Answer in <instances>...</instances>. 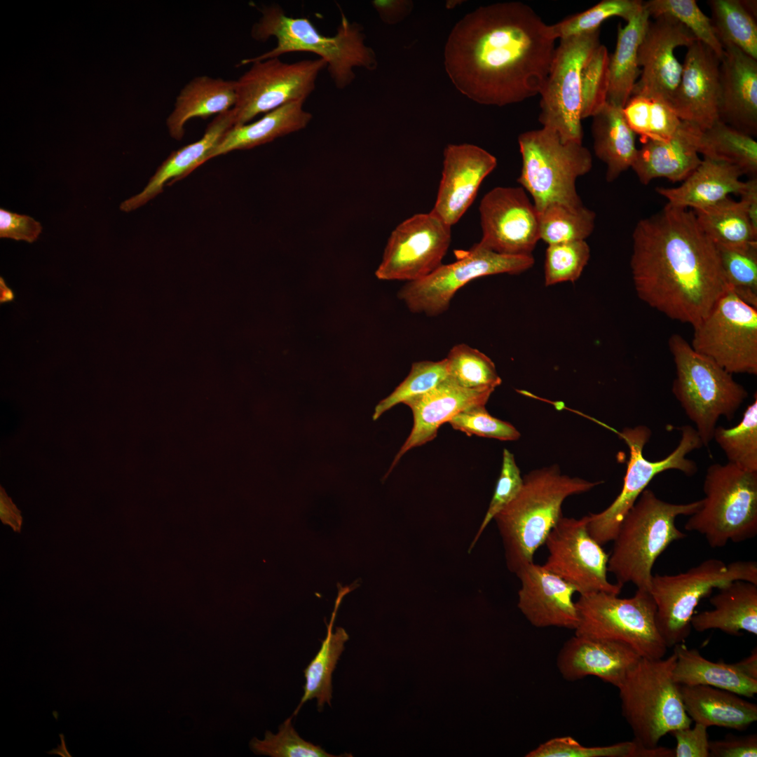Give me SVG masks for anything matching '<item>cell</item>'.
<instances>
[{"label": "cell", "instance_id": "1", "mask_svg": "<svg viewBox=\"0 0 757 757\" xmlns=\"http://www.w3.org/2000/svg\"><path fill=\"white\" fill-rule=\"evenodd\" d=\"M556 39L535 11L519 1L479 7L460 20L444 48L455 87L481 104L502 107L540 93Z\"/></svg>", "mask_w": 757, "mask_h": 757}, {"label": "cell", "instance_id": "2", "mask_svg": "<svg viewBox=\"0 0 757 757\" xmlns=\"http://www.w3.org/2000/svg\"><path fill=\"white\" fill-rule=\"evenodd\" d=\"M632 240L636 294L670 319L694 327L728 291L717 247L693 211L667 204L636 224Z\"/></svg>", "mask_w": 757, "mask_h": 757}, {"label": "cell", "instance_id": "3", "mask_svg": "<svg viewBox=\"0 0 757 757\" xmlns=\"http://www.w3.org/2000/svg\"><path fill=\"white\" fill-rule=\"evenodd\" d=\"M602 482L563 475L558 465L526 475L517 495L493 518L502 538L507 568L516 574L533 562L534 554L563 516L564 501Z\"/></svg>", "mask_w": 757, "mask_h": 757}, {"label": "cell", "instance_id": "4", "mask_svg": "<svg viewBox=\"0 0 757 757\" xmlns=\"http://www.w3.org/2000/svg\"><path fill=\"white\" fill-rule=\"evenodd\" d=\"M252 36L261 41L273 36L277 44L268 52L243 60L241 64L289 53H314L325 62L339 89L346 88L354 81L355 68L373 70L377 66L375 53L365 44L362 27L350 22L343 12L336 33L329 36L322 34L309 19L288 16L279 5L272 4L261 10V17L252 27Z\"/></svg>", "mask_w": 757, "mask_h": 757}, {"label": "cell", "instance_id": "5", "mask_svg": "<svg viewBox=\"0 0 757 757\" xmlns=\"http://www.w3.org/2000/svg\"><path fill=\"white\" fill-rule=\"evenodd\" d=\"M701 500L676 504L662 500L646 489L625 515L608 554V571L623 586L632 583L649 591L654 564L673 542L686 537L675 524L681 515L690 516Z\"/></svg>", "mask_w": 757, "mask_h": 757}, {"label": "cell", "instance_id": "6", "mask_svg": "<svg viewBox=\"0 0 757 757\" xmlns=\"http://www.w3.org/2000/svg\"><path fill=\"white\" fill-rule=\"evenodd\" d=\"M676 660L674 653L665 659L641 657L618 688L622 715L639 746L655 747L665 735L691 725L673 678Z\"/></svg>", "mask_w": 757, "mask_h": 757}, {"label": "cell", "instance_id": "7", "mask_svg": "<svg viewBox=\"0 0 757 757\" xmlns=\"http://www.w3.org/2000/svg\"><path fill=\"white\" fill-rule=\"evenodd\" d=\"M668 343L676 367L672 393L707 446L719 418L732 420L747 391L732 374L695 351L681 335H671Z\"/></svg>", "mask_w": 757, "mask_h": 757}, {"label": "cell", "instance_id": "8", "mask_svg": "<svg viewBox=\"0 0 757 757\" xmlns=\"http://www.w3.org/2000/svg\"><path fill=\"white\" fill-rule=\"evenodd\" d=\"M704 498L684 528L704 536L713 548L740 543L757 534V472L733 464L714 463L704 480Z\"/></svg>", "mask_w": 757, "mask_h": 757}, {"label": "cell", "instance_id": "9", "mask_svg": "<svg viewBox=\"0 0 757 757\" xmlns=\"http://www.w3.org/2000/svg\"><path fill=\"white\" fill-rule=\"evenodd\" d=\"M521 170L517 179L540 211L559 203L583 205L576 180L590 171L592 156L582 143L564 142L554 130L542 127L518 137Z\"/></svg>", "mask_w": 757, "mask_h": 757}, {"label": "cell", "instance_id": "10", "mask_svg": "<svg viewBox=\"0 0 757 757\" xmlns=\"http://www.w3.org/2000/svg\"><path fill=\"white\" fill-rule=\"evenodd\" d=\"M735 580L757 584V563L725 564L709 559L675 575H653L649 592L656 605L657 629L667 648L683 643L690 635L691 619L700 601Z\"/></svg>", "mask_w": 757, "mask_h": 757}, {"label": "cell", "instance_id": "11", "mask_svg": "<svg viewBox=\"0 0 757 757\" xmlns=\"http://www.w3.org/2000/svg\"><path fill=\"white\" fill-rule=\"evenodd\" d=\"M578 623L575 634L620 641L641 657L663 658L667 646L656 622V605L648 590L633 596L600 592L580 595L575 601Z\"/></svg>", "mask_w": 757, "mask_h": 757}, {"label": "cell", "instance_id": "12", "mask_svg": "<svg viewBox=\"0 0 757 757\" xmlns=\"http://www.w3.org/2000/svg\"><path fill=\"white\" fill-rule=\"evenodd\" d=\"M678 446L664 458L650 461L643 456V448L650 439L651 430L646 425L625 428L618 435L628 446L629 458L622 489L605 510L587 515V530L601 545L613 541L627 513L651 480L668 470H677L690 477L697 471L696 463L686 458L691 451L700 449L702 442L690 425L681 427Z\"/></svg>", "mask_w": 757, "mask_h": 757}, {"label": "cell", "instance_id": "13", "mask_svg": "<svg viewBox=\"0 0 757 757\" xmlns=\"http://www.w3.org/2000/svg\"><path fill=\"white\" fill-rule=\"evenodd\" d=\"M599 30L561 39L539 95V122L564 142L582 141L581 72L600 45Z\"/></svg>", "mask_w": 757, "mask_h": 757}, {"label": "cell", "instance_id": "14", "mask_svg": "<svg viewBox=\"0 0 757 757\" xmlns=\"http://www.w3.org/2000/svg\"><path fill=\"white\" fill-rule=\"evenodd\" d=\"M457 260L442 264L428 276L407 282L398 297L415 313L435 316L446 311L456 292L469 282L486 275L519 274L534 264L531 256H510L489 250L478 243L458 252Z\"/></svg>", "mask_w": 757, "mask_h": 757}, {"label": "cell", "instance_id": "15", "mask_svg": "<svg viewBox=\"0 0 757 757\" xmlns=\"http://www.w3.org/2000/svg\"><path fill=\"white\" fill-rule=\"evenodd\" d=\"M693 329L695 351L732 374H757V308L728 289Z\"/></svg>", "mask_w": 757, "mask_h": 757}, {"label": "cell", "instance_id": "16", "mask_svg": "<svg viewBox=\"0 0 757 757\" xmlns=\"http://www.w3.org/2000/svg\"><path fill=\"white\" fill-rule=\"evenodd\" d=\"M250 64L236 80L234 126L247 124L257 115L288 103L305 102L315 90L319 74L327 67L320 58L287 63L273 57Z\"/></svg>", "mask_w": 757, "mask_h": 757}, {"label": "cell", "instance_id": "17", "mask_svg": "<svg viewBox=\"0 0 757 757\" xmlns=\"http://www.w3.org/2000/svg\"><path fill=\"white\" fill-rule=\"evenodd\" d=\"M544 545L548 557L543 566L572 585L580 595L620 593L622 586L608 579V554L589 533L587 515L562 516Z\"/></svg>", "mask_w": 757, "mask_h": 757}, {"label": "cell", "instance_id": "18", "mask_svg": "<svg viewBox=\"0 0 757 757\" xmlns=\"http://www.w3.org/2000/svg\"><path fill=\"white\" fill-rule=\"evenodd\" d=\"M451 227L431 211L403 221L388 238L376 276L408 282L428 276L443 264Z\"/></svg>", "mask_w": 757, "mask_h": 757}, {"label": "cell", "instance_id": "19", "mask_svg": "<svg viewBox=\"0 0 757 757\" xmlns=\"http://www.w3.org/2000/svg\"><path fill=\"white\" fill-rule=\"evenodd\" d=\"M479 210L480 245L504 255H532L540 240L539 213L522 187L492 189Z\"/></svg>", "mask_w": 757, "mask_h": 757}, {"label": "cell", "instance_id": "20", "mask_svg": "<svg viewBox=\"0 0 757 757\" xmlns=\"http://www.w3.org/2000/svg\"><path fill=\"white\" fill-rule=\"evenodd\" d=\"M696 41L695 36L673 18L662 15L650 20L638 50L641 70L632 95L656 97L670 105L683 69L675 50L679 46L688 48Z\"/></svg>", "mask_w": 757, "mask_h": 757}, {"label": "cell", "instance_id": "21", "mask_svg": "<svg viewBox=\"0 0 757 757\" xmlns=\"http://www.w3.org/2000/svg\"><path fill=\"white\" fill-rule=\"evenodd\" d=\"M720 61L700 41L688 46L680 83L670 103L681 121L702 130L720 121Z\"/></svg>", "mask_w": 757, "mask_h": 757}, {"label": "cell", "instance_id": "22", "mask_svg": "<svg viewBox=\"0 0 757 757\" xmlns=\"http://www.w3.org/2000/svg\"><path fill=\"white\" fill-rule=\"evenodd\" d=\"M496 165V157L478 146L448 144L444 150L442 178L431 212L450 226L456 224Z\"/></svg>", "mask_w": 757, "mask_h": 757}, {"label": "cell", "instance_id": "23", "mask_svg": "<svg viewBox=\"0 0 757 757\" xmlns=\"http://www.w3.org/2000/svg\"><path fill=\"white\" fill-rule=\"evenodd\" d=\"M516 575L521 582L518 608L533 626L576 629L578 613L573 599L576 590L572 585L533 561Z\"/></svg>", "mask_w": 757, "mask_h": 757}, {"label": "cell", "instance_id": "24", "mask_svg": "<svg viewBox=\"0 0 757 757\" xmlns=\"http://www.w3.org/2000/svg\"><path fill=\"white\" fill-rule=\"evenodd\" d=\"M494 388H463L449 376L429 392L405 401L414 416L411 433L396 454L386 477L406 452L432 439L439 428L458 413L479 405H485Z\"/></svg>", "mask_w": 757, "mask_h": 757}, {"label": "cell", "instance_id": "25", "mask_svg": "<svg viewBox=\"0 0 757 757\" xmlns=\"http://www.w3.org/2000/svg\"><path fill=\"white\" fill-rule=\"evenodd\" d=\"M641 657L626 643L575 634L561 648L557 665L567 681L594 676L618 688Z\"/></svg>", "mask_w": 757, "mask_h": 757}, {"label": "cell", "instance_id": "26", "mask_svg": "<svg viewBox=\"0 0 757 757\" xmlns=\"http://www.w3.org/2000/svg\"><path fill=\"white\" fill-rule=\"evenodd\" d=\"M723 48L719 118L753 137L757 133V60L734 46Z\"/></svg>", "mask_w": 757, "mask_h": 757}, {"label": "cell", "instance_id": "27", "mask_svg": "<svg viewBox=\"0 0 757 757\" xmlns=\"http://www.w3.org/2000/svg\"><path fill=\"white\" fill-rule=\"evenodd\" d=\"M702 130L681 121L676 132L664 140L642 142L632 165L640 182L648 184L657 178L685 180L699 165L698 142Z\"/></svg>", "mask_w": 757, "mask_h": 757}, {"label": "cell", "instance_id": "28", "mask_svg": "<svg viewBox=\"0 0 757 757\" xmlns=\"http://www.w3.org/2000/svg\"><path fill=\"white\" fill-rule=\"evenodd\" d=\"M233 126L232 109L217 115L200 139L173 151L158 168L144 189L122 202L120 210L129 212L143 206L161 193L166 183L172 185L209 161L212 151Z\"/></svg>", "mask_w": 757, "mask_h": 757}, {"label": "cell", "instance_id": "29", "mask_svg": "<svg viewBox=\"0 0 757 757\" xmlns=\"http://www.w3.org/2000/svg\"><path fill=\"white\" fill-rule=\"evenodd\" d=\"M741 170L728 163L704 158L678 186L657 187V193L667 204L694 211L712 206L734 193L739 195L745 182Z\"/></svg>", "mask_w": 757, "mask_h": 757}, {"label": "cell", "instance_id": "30", "mask_svg": "<svg viewBox=\"0 0 757 757\" xmlns=\"http://www.w3.org/2000/svg\"><path fill=\"white\" fill-rule=\"evenodd\" d=\"M710 598L712 610L695 614L691 627L697 632L719 629L729 635L757 634V584L735 580Z\"/></svg>", "mask_w": 757, "mask_h": 757}, {"label": "cell", "instance_id": "31", "mask_svg": "<svg viewBox=\"0 0 757 757\" xmlns=\"http://www.w3.org/2000/svg\"><path fill=\"white\" fill-rule=\"evenodd\" d=\"M680 692L695 723L743 730L757 721V705L734 693L704 685H680Z\"/></svg>", "mask_w": 757, "mask_h": 757}, {"label": "cell", "instance_id": "32", "mask_svg": "<svg viewBox=\"0 0 757 757\" xmlns=\"http://www.w3.org/2000/svg\"><path fill=\"white\" fill-rule=\"evenodd\" d=\"M236 101V81L207 76L195 77L181 90L167 118L170 136L181 140L188 121L225 112L233 108Z\"/></svg>", "mask_w": 757, "mask_h": 757}, {"label": "cell", "instance_id": "33", "mask_svg": "<svg viewBox=\"0 0 757 757\" xmlns=\"http://www.w3.org/2000/svg\"><path fill=\"white\" fill-rule=\"evenodd\" d=\"M304 102L288 103L265 114L256 121L232 127L212 151L209 160L232 151L252 149L305 128L313 115L304 109Z\"/></svg>", "mask_w": 757, "mask_h": 757}, {"label": "cell", "instance_id": "34", "mask_svg": "<svg viewBox=\"0 0 757 757\" xmlns=\"http://www.w3.org/2000/svg\"><path fill=\"white\" fill-rule=\"evenodd\" d=\"M592 118L594 151L606 164V179L611 182L632 168L638 150L635 133L627 124L622 108L608 102Z\"/></svg>", "mask_w": 757, "mask_h": 757}, {"label": "cell", "instance_id": "35", "mask_svg": "<svg viewBox=\"0 0 757 757\" xmlns=\"http://www.w3.org/2000/svg\"><path fill=\"white\" fill-rule=\"evenodd\" d=\"M674 647L676 660L673 678L678 684L709 686L746 697H753L757 693V679L744 674L737 663L709 661L683 643Z\"/></svg>", "mask_w": 757, "mask_h": 757}, {"label": "cell", "instance_id": "36", "mask_svg": "<svg viewBox=\"0 0 757 757\" xmlns=\"http://www.w3.org/2000/svg\"><path fill=\"white\" fill-rule=\"evenodd\" d=\"M650 15L643 6L629 19L625 26H618L614 53L609 59V88L607 102L623 107L632 95L641 73L638 50Z\"/></svg>", "mask_w": 757, "mask_h": 757}, {"label": "cell", "instance_id": "37", "mask_svg": "<svg viewBox=\"0 0 757 757\" xmlns=\"http://www.w3.org/2000/svg\"><path fill=\"white\" fill-rule=\"evenodd\" d=\"M350 590L349 587H341L339 592L332 618L327 625V636L322 641L319 651L304 669L306 683L304 695L293 716H296L304 704L312 699L317 700L320 711L322 709L325 704L331 705L332 675L344 650V643L348 640V635L343 628L336 627V632L333 633L332 627L339 604L343 596Z\"/></svg>", "mask_w": 757, "mask_h": 757}, {"label": "cell", "instance_id": "38", "mask_svg": "<svg viewBox=\"0 0 757 757\" xmlns=\"http://www.w3.org/2000/svg\"><path fill=\"white\" fill-rule=\"evenodd\" d=\"M693 212L700 226L716 245L743 246L757 243V232L740 200L728 197Z\"/></svg>", "mask_w": 757, "mask_h": 757}, {"label": "cell", "instance_id": "39", "mask_svg": "<svg viewBox=\"0 0 757 757\" xmlns=\"http://www.w3.org/2000/svg\"><path fill=\"white\" fill-rule=\"evenodd\" d=\"M698 152L704 158L733 165L743 175L754 177L757 173V142L752 136L721 121L701 131Z\"/></svg>", "mask_w": 757, "mask_h": 757}, {"label": "cell", "instance_id": "40", "mask_svg": "<svg viewBox=\"0 0 757 757\" xmlns=\"http://www.w3.org/2000/svg\"><path fill=\"white\" fill-rule=\"evenodd\" d=\"M711 22L723 47L732 45L757 60V25L741 0H709Z\"/></svg>", "mask_w": 757, "mask_h": 757}, {"label": "cell", "instance_id": "41", "mask_svg": "<svg viewBox=\"0 0 757 757\" xmlns=\"http://www.w3.org/2000/svg\"><path fill=\"white\" fill-rule=\"evenodd\" d=\"M625 118L641 141L664 140L671 137L681 123L667 102L653 97L632 95L622 107Z\"/></svg>", "mask_w": 757, "mask_h": 757}, {"label": "cell", "instance_id": "42", "mask_svg": "<svg viewBox=\"0 0 757 757\" xmlns=\"http://www.w3.org/2000/svg\"><path fill=\"white\" fill-rule=\"evenodd\" d=\"M540 239L548 245L585 240L595 224V213L581 205H548L538 211Z\"/></svg>", "mask_w": 757, "mask_h": 757}, {"label": "cell", "instance_id": "43", "mask_svg": "<svg viewBox=\"0 0 757 757\" xmlns=\"http://www.w3.org/2000/svg\"><path fill=\"white\" fill-rule=\"evenodd\" d=\"M728 459L742 469L757 472V394L740 422L726 428L716 426L713 436Z\"/></svg>", "mask_w": 757, "mask_h": 757}, {"label": "cell", "instance_id": "44", "mask_svg": "<svg viewBox=\"0 0 757 757\" xmlns=\"http://www.w3.org/2000/svg\"><path fill=\"white\" fill-rule=\"evenodd\" d=\"M717 247L728 287L740 299L757 308V243Z\"/></svg>", "mask_w": 757, "mask_h": 757}, {"label": "cell", "instance_id": "45", "mask_svg": "<svg viewBox=\"0 0 757 757\" xmlns=\"http://www.w3.org/2000/svg\"><path fill=\"white\" fill-rule=\"evenodd\" d=\"M640 0H603L587 10L570 15L550 25L554 39H564L599 30L601 24L612 17H620L626 22L643 8Z\"/></svg>", "mask_w": 757, "mask_h": 757}, {"label": "cell", "instance_id": "46", "mask_svg": "<svg viewBox=\"0 0 757 757\" xmlns=\"http://www.w3.org/2000/svg\"><path fill=\"white\" fill-rule=\"evenodd\" d=\"M446 358L449 377L463 388L495 389L502 383L493 361L465 343L453 346Z\"/></svg>", "mask_w": 757, "mask_h": 757}, {"label": "cell", "instance_id": "47", "mask_svg": "<svg viewBox=\"0 0 757 757\" xmlns=\"http://www.w3.org/2000/svg\"><path fill=\"white\" fill-rule=\"evenodd\" d=\"M643 6L650 17L669 16L685 26L697 39L709 47L721 60L724 48L719 41L711 20L697 6L695 0H649Z\"/></svg>", "mask_w": 757, "mask_h": 757}, {"label": "cell", "instance_id": "48", "mask_svg": "<svg viewBox=\"0 0 757 757\" xmlns=\"http://www.w3.org/2000/svg\"><path fill=\"white\" fill-rule=\"evenodd\" d=\"M448 376L446 358L414 362L405 379L376 406L373 420H377L394 406L429 392Z\"/></svg>", "mask_w": 757, "mask_h": 757}, {"label": "cell", "instance_id": "49", "mask_svg": "<svg viewBox=\"0 0 757 757\" xmlns=\"http://www.w3.org/2000/svg\"><path fill=\"white\" fill-rule=\"evenodd\" d=\"M607 48L600 44L585 62L581 72V118L592 117L607 103L609 88Z\"/></svg>", "mask_w": 757, "mask_h": 757}, {"label": "cell", "instance_id": "50", "mask_svg": "<svg viewBox=\"0 0 757 757\" xmlns=\"http://www.w3.org/2000/svg\"><path fill=\"white\" fill-rule=\"evenodd\" d=\"M590 257L585 240L548 245L545 260V284L577 280Z\"/></svg>", "mask_w": 757, "mask_h": 757}, {"label": "cell", "instance_id": "51", "mask_svg": "<svg viewBox=\"0 0 757 757\" xmlns=\"http://www.w3.org/2000/svg\"><path fill=\"white\" fill-rule=\"evenodd\" d=\"M293 716L292 715L280 725L276 734L266 731L264 739L253 738L250 744L252 751L256 754L272 757L343 756L332 755L321 746L301 737L292 724Z\"/></svg>", "mask_w": 757, "mask_h": 757}, {"label": "cell", "instance_id": "52", "mask_svg": "<svg viewBox=\"0 0 757 757\" xmlns=\"http://www.w3.org/2000/svg\"><path fill=\"white\" fill-rule=\"evenodd\" d=\"M637 744L623 742L602 746H586L570 736L552 738L529 751L527 757H635Z\"/></svg>", "mask_w": 757, "mask_h": 757}, {"label": "cell", "instance_id": "53", "mask_svg": "<svg viewBox=\"0 0 757 757\" xmlns=\"http://www.w3.org/2000/svg\"><path fill=\"white\" fill-rule=\"evenodd\" d=\"M451 427L468 436L493 438L510 441L519 438V432L510 423L491 416L485 405H479L463 410L448 422Z\"/></svg>", "mask_w": 757, "mask_h": 757}, {"label": "cell", "instance_id": "54", "mask_svg": "<svg viewBox=\"0 0 757 757\" xmlns=\"http://www.w3.org/2000/svg\"><path fill=\"white\" fill-rule=\"evenodd\" d=\"M522 484L523 478L521 477L514 455L507 449H504L502 468L493 497L469 551L477 543L486 527L495 516L517 495Z\"/></svg>", "mask_w": 757, "mask_h": 757}, {"label": "cell", "instance_id": "55", "mask_svg": "<svg viewBox=\"0 0 757 757\" xmlns=\"http://www.w3.org/2000/svg\"><path fill=\"white\" fill-rule=\"evenodd\" d=\"M40 222L34 218L4 208L0 209V238L24 240L27 243L36 241L42 231Z\"/></svg>", "mask_w": 757, "mask_h": 757}, {"label": "cell", "instance_id": "56", "mask_svg": "<svg viewBox=\"0 0 757 757\" xmlns=\"http://www.w3.org/2000/svg\"><path fill=\"white\" fill-rule=\"evenodd\" d=\"M707 727L700 723L670 732L676 741L674 757H709Z\"/></svg>", "mask_w": 757, "mask_h": 757}, {"label": "cell", "instance_id": "57", "mask_svg": "<svg viewBox=\"0 0 757 757\" xmlns=\"http://www.w3.org/2000/svg\"><path fill=\"white\" fill-rule=\"evenodd\" d=\"M709 757H756L757 735H727L721 740L709 741Z\"/></svg>", "mask_w": 757, "mask_h": 757}, {"label": "cell", "instance_id": "58", "mask_svg": "<svg viewBox=\"0 0 757 757\" xmlns=\"http://www.w3.org/2000/svg\"><path fill=\"white\" fill-rule=\"evenodd\" d=\"M371 5L383 22L395 25L409 15L414 4L409 0H374Z\"/></svg>", "mask_w": 757, "mask_h": 757}, {"label": "cell", "instance_id": "59", "mask_svg": "<svg viewBox=\"0 0 757 757\" xmlns=\"http://www.w3.org/2000/svg\"><path fill=\"white\" fill-rule=\"evenodd\" d=\"M743 190L739 195L751 226L757 232V178L753 177L744 182Z\"/></svg>", "mask_w": 757, "mask_h": 757}, {"label": "cell", "instance_id": "60", "mask_svg": "<svg viewBox=\"0 0 757 757\" xmlns=\"http://www.w3.org/2000/svg\"><path fill=\"white\" fill-rule=\"evenodd\" d=\"M0 517L4 523L11 525L14 529L20 528V512L2 489L0 496Z\"/></svg>", "mask_w": 757, "mask_h": 757}, {"label": "cell", "instance_id": "61", "mask_svg": "<svg viewBox=\"0 0 757 757\" xmlns=\"http://www.w3.org/2000/svg\"><path fill=\"white\" fill-rule=\"evenodd\" d=\"M740 670L747 676L757 679V649L753 648L749 656L737 662Z\"/></svg>", "mask_w": 757, "mask_h": 757}, {"label": "cell", "instance_id": "62", "mask_svg": "<svg viewBox=\"0 0 757 757\" xmlns=\"http://www.w3.org/2000/svg\"><path fill=\"white\" fill-rule=\"evenodd\" d=\"M635 757H674V749L658 746L643 748L637 745Z\"/></svg>", "mask_w": 757, "mask_h": 757}, {"label": "cell", "instance_id": "63", "mask_svg": "<svg viewBox=\"0 0 757 757\" xmlns=\"http://www.w3.org/2000/svg\"><path fill=\"white\" fill-rule=\"evenodd\" d=\"M1 303L11 301L15 297V294L6 284L4 278H0Z\"/></svg>", "mask_w": 757, "mask_h": 757}]
</instances>
